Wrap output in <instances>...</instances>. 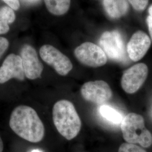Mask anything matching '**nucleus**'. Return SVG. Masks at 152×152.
Masks as SVG:
<instances>
[{
	"label": "nucleus",
	"instance_id": "obj_1",
	"mask_svg": "<svg viewBox=\"0 0 152 152\" xmlns=\"http://www.w3.org/2000/svg\"><path fill=\"white\" fill-rule=\"evenodd\" d=\"M9 125L18 136L31 142L41 141L45 135V127L34 109L19 105L11 112Z\"/></svg>",
	"mask_w": 152,
	"mask_h": 152
},
{
	"label": "nucleus",
	"instance_id": "obj_2",
	"mask_svg": "<svg viewBox=\"0 0 152 152\" xmlns=\"http://www.w3.org/2000/svg\"><path fill=\"white\" fill-rule=\"evenodd\" d=\"M53 120L58 131L68 140L78 135L81 128V121L73 104L67 100H61L55 104Z\"/></svg>",
	"mask_w": 152,
	"mask_h": 152
},
{
	"label": "nucleus",
	"instance_id": "obj_3",
	"mask_svg": "<svg viewBox=\"0 0 152 152\" xmlns=\"http://www.w3.org/2000/svg\"><path fill=\"white\" fill-rule=\"evenodd\" d=\"M121 129L126 142L139 144L144 148L152 145V134L146 128L141 115L135 113L127 114L121 122Z\"/></svg>",
	"mask_w": 152,
	"mask_h": 152
},
{
	"label": "nucleus",
	"instance_id": "obj_4",
	"mask_svg": "<svg viewBox=\"0 0 152 152\" xmlns=\"http://www.w3.org/2000/svg\"><path fill=\"white\" fill-rule=\"evenodd\" d=\"M100 48L111 60L119 62L126 60V51L124 38L118 31L105 32L99 39Z\"/></svg>",
	"mask_w": 152,
	"mask_h": 152
},
{
	"label": "nucleus",
	"instance_id": "obj_5",
	"mask_svg": "<svg viewBox=\"0 0 152 152\" xmlns=\"http://www.w3.org/2000/svg\"><path fill=\"white\" fill-rule=\"evenodd\" d=\"M74 54L81 63L88 66L99 67L107 62V56L103 49L92 42L81 44L76 48Z\"/></svg>",
	"mask_w": 152,
	"mask_h": 152
},
{
	"label": "nucleus",
	"instance_id": "obj_6",
	"mask_svg": "<svg viewBox=\"0 0 152 152\" xmlns=\"http://www.w3.org/2000/svg\"><path fill=\"white\" fill-rule=\"evenodd\" d=\"M39 54L41 59L61 76L67 75L73 68L70 59L51 45L42 46L39 50Z\"/></svg>",
	"mask_w": 152,
	"mask_h": 152
},
{
	"label": "nucleus",
	"instance_id": "obj_7",
	"mask_svg": "<svg viewBox=\"0 0 152 152\" xmlns=\"http://www.w3.org/2000/svg\"><path fill=\"white\" fill-rule=\"evenodd\" d=\"M80 92L82 97L86 101L98 105L108 102L113 96L109 85L102 80L85 83L82 86Z\"/></svg>",
	"mask_w": 152,
	"mask_h": 152
},
{
	"label": "nucleus",
	"instance_id": "obj_8",
	"mask_svg": "<svg viewBox=\"0 0 152 152\" xmlns=\"http://www.w3.org/2000/svg\"><path fill=\"white\" fill-rule=\"evenodd\" d=\"M148 68L144 63H138L124 72L121 77L122 88L128 94L137 92L147 79Z\"/></svg>",
	"mask_w": 152,
	"mask_h": 152
},
{
	"label": "nucleus",
	"instance_id": "obj_9",
	"mask_svg": "<svg viewBox=\"0 0 152 152\" xmlns=\"http://www.w3.org/2000/svg\"><path fill=\"white\" fill-rule=\"evenodd\" d=\"M20 56L26 77L32 80L39 78L44 70V65L39 60L36 50L29 45H24Z\"/></svg>",
	"mask_w": 152,
	"mask_h": 152
},
{
	"label": "nucleus",
	"instance_id": "obj_10",
	"mask_svg": "<svg viewBox=\"0 0 152 152\" xmlns=\"http://www.w3.org/2000/svg\"><path fill=\"white\" fill-rule=\"evenodd\" d=\"M26 77L20 56L9 55L0 67V84L5 83L12 78L24 81Z\"/></svg>",
	"mask_w": 152,
	"mask_h": 152
},
{
	"label": "nucleus",
	"instance_id": "obj_11",
	"mask_svg": "<svg viewBox=\"0 0 152 152\" xmlns=\"http://www.w3.org/2000/svg\"><path fill=\"white\" fill-rule=\"evenodd\" d=\"M151 39L148 34L142 31L135 33L127 46V53L131 60L137 61L147 54L151 47Z\"/></svg>",
	"mask_w": 152,
	"mask_h": 152
},
{
	"label": "nucleus",
	"instance_id": "obj_12",
	"mask_svg": "<svg viewBox=\"0 0 152 152\" xmlns=\"http://www.w3.org/2000/svg\"><path fill=\"white\" fill-rule=\"evenodd\" d=\"M103 4L105 11L113 19L125 15L129 10V4L126 0H103Z\"/></svg>",
	"mask_w": 152,
	"mask_h": 152
},
{
	"label": "nucleus",
	"instance_id": "obj_13",
	"mask_svg": "<svg viewBox=\"0 0 152 152\" xmlns=\"http://www.w3.org/2000/svg\"><path fill=\"white\" fill-rule=\"evenodd\" d=\"M45 5L50 13L55 15L65 14L71 5V0H44Z\"/></svg>",
	"mask_w": 152,
	"mask_h": 152
},
{
	"label": "nucleus",
	"instance_id": "obj_14",
	"mask_svg": "<svg viewBox=\"0 0 152 152\" xmlns=\"http://www.w3.org/2000/svg\"><path fill=\"white\" fill-rule=\"evenodd\" d=\"M15 15L9 6L0 9V34H5L9 31V25L14 22Z\"/></svg>",
	"mask_w": 152,
	"mask_h": 152
},
{
	"label": "nucleus",
	"instance_id": "obj_15",
	"mask_svg": "<svg viewBox=\"0 0 152 152\" xmlns=\"http://www.w3.org/2000/svg\"><path fill=\"white\" fill-rule=\"evenodd\" d=\"M99 112L106 120L116 124H121L124 118L119 112L108 105H102L100 107Z\"/></svg>",
	"mask_w": 152,
	"mask_h": 152
},
{
	"label": "nucleus",
	"instance_id": "obj_16",
	"mask_svg": "<svg viewBox=\"0 0 152 152\" xmlns=\"http://www.w3.org/2000/svg\"><path fill=\"white\" fill-rule=\"evenodd\" d=\"M118 152H147L141 147L136 144H130L128 142L123 143L121 145Z\"/></svg>",
	"mask_w": 152,
	"mask_h": 152
},
{
	"label": "nucleus",
	"instance_id": "obj_17",
	"mask_svg": "<svg viewBox=\"0 0 152 152\" xmlns=\"http://www.w3.org/2000/svg\"><path fill=\"white\" fill-rule=\"evenodd\" d=\"M133 8L137 11L144 10L148 4L149 0H128Z\"/></svg>",
	"mask_w": 152,
	"mask_h": 152
},
{
	"label": "nucleus",
	"instance_id": "obj_18",
	"mask_svg": "<svg viewBox=\"0 0 152 152\" xmlns=\"http://www.w3.org/2000/svg\"><path fill=\"white\" fill-rule=\"evenodd\" d=\"M9 46V42L6 38L0 37V59L5 53Z\"/></svg>",
	"mask_w": 152,
	"mask_h": 152
},
{
	"label": "nucleus",
	"instance_id": "obj_19",
	"mask_svg": "<svg viewBox=\"0 0 152 152\" xmlns=\"http://www.w3.org/2000/svg\"><path fill=\"white\" fill-rule=\"evenodd\" d=\"M147 23L148 30L152 40V5L148 9V15L147 18Z\"/></svg>",
	"mask_w": 152,
	"mask_h": 152
},
{
	"label": "nucleus",
	"instance_id": "obj_20",
	"mask_svg": "<svg viewBox=\"0 0 152 152\" xmlns=\"http://www.w3.org/2000/svg\"><path fill=\"white\" fill-rule=\"evenodd\" d=\"M4 2L11 7L12 10H17L20 7V3L19 0H2Z\"/></svg>",
	"mask_w": 152,
	"mask_h": 152
},
{
	"label": "nucleus",
	"instance_id": "obj_21",
	"mask_svg": "<svg viewBox=\"0 0 152 152\" xmlns=\"http://www.w3.org/2000/svg\"><path fill=\"white\" fill-rule=\"evenodd\" d=\"M22 1L28 4H34L38 2L39 0H22Z\"/></svg>",
	"mask_w": 152,
	"mask_h": 152
},
{
	"label": "nucleus",
	"instance_id": "obj_22",
	"mask_svg": "<svg viewBox=\"0 0 152 152\" xmlns=\"http://www.w3.org/2000/svg\"><path fill=\"white\" fill-rule=\"evenodd\" d=\"M4 151V143L0 136V152H2Z\"/></svg>",
	"mask_w": 152,
	"mask_h": 152
},
{
	"label": "nucleus",
	"instance_id": "obj_23",
	"mask_svg": "<svg viewBox=\"0 0 152 152\" xmlns=\"http://www.w3.org/2000/svg\"><path fill=\"white\" fill-rule=\"evenodd\" d=\"M29 152H43L42 151L39 150V149H33L32 151H31Z\"/></svg>",
	"mask_w": 152,
	"mask_h": 152
}]
</instances>
